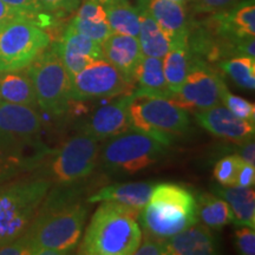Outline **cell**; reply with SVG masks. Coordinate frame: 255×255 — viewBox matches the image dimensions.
I'll return each mask as SVG.
<instances>
[{"label": "cell", "instance_id": "cell-1", "mask_svg": "<svg viewBox=\"0 0 255 255\" xmlns=\"http://www.w3.org/2000/svg\"><path fill=\"white\" fill-rule=\"evenodd\" d=\"M88 208L71 194L47 193L39 212L23 234L30 255L69 254L81 241Z\"/></svg>", "mask_w": 255, "mask_h": 255}, {"label": "cell", "instance_id": "cell-2", "mask_svg": "<svg viewBox=\"0 0 255 255\" xmlns=\"http://www.w3.org/2000/svg\"><path fill=\"white\" fill-rule=\"evenodd\" d=\"M78 247L83 255H132L143 239L139 210L101 202Z\"/></svg>", "mask_w": 255, "mask_h": 255}, {"label": "cell", "instance_id": "cell-3", "mask_svg": "<svg viewBox=\"0 0 255 255\" xmlns=\"http://www.w3.org/2000/svg\"><path fill=\"white\" fill-rule=\"evenodd\" d=\"M138 219L145 235L168 239L199 222L197 200L182 186L157 184L139 212Z\"/></svg>", "mask_w": 255, "mask_h": 255}, {"label": "cell", "instance_id": "cell-4", "mask_svg": "<svg viewBox=\"0 0 255 255\" xmlns=\"http://www.w3.org/2000/svg\"><path fill=\"white\" fill-rule=\"evenodd\" d=\"M51 186L52 182L45 176L0 184V247L27 231Z\"/></svg>", "mask_w": 255, "mask_h": 255}, {"label": "cell", "instance_id": "cell-5", "mask_svg": "<svg viewBox=\"0 0 255 255\" xmlns=\"http://www.w3.org/2000/svg\"><path fill=\"white\" fill-rule=\"evenodd\" d=\"M101 161L105 169L132 175L151 167L165 154L164 143L138 130L131 129L105 139Z\"/></svg>", "mask_w": 255, "mask_h": 255}, {"label": "cell", "instance_id": "cell-6", "mask_svg": "<svg viewBox=\"0 0 255 255\" xmlns=\"http://www.w3.org/2000/svg\"><path fill=\"white\" fill-rule=\"evenodd\" d=\"M33 83L38 107L60 116L70 105V78L60 59L57 43L46 47L26 68Z\"/></svg>", "mask_w": 255, "mask_h": 255}, {"label": "cell", "instance_id": "cell-7", "mask_svg": "<svg viewBox=\"0 0 255 255\" xmlns=\"http://www.w3.org/2000/svg\"><path fill=\"white\" fill-rule=\"evenodd\" d=\"M131 129L154 137L165 145L173 136L189 129L190 120L187 111L170 100L161 97H133L130 104Z\"/></svg>", "mask_w": 255, "mask_h": 255}, {"label": "cell", "instance_id": "cell-8", "mask_svg": "<svg viewBox=\"0 0 255 255\" xmlns=\"http://www.w3.org/2000/svg\"><path fill=\"white\" fill-rule=\"evenodd\" d=\"M50 44V34L36 21L5 24L0 31V71L26 69Z\"/></svg>", "mask_w": 255, "mask_h": 255}, {"label": "cell", "instance_id": "cell-9", "mask_svg": "<svg viewBox=\"0 0 255 255\" xmlns=\"http://www.w3.org/2000/svg\"><path fill=\"white\" fill-rule=\"evenodd\" d=\"M98 158V141L82 132L64 143L51 162L46 177L63 186L76 183L95 170Z\"/></svg>", "mask_w": 255, "mask_h": 255}, {"label": "cell", "instance_id": "cell-10", "mask_svg": "<svg viewBox=\"0 0 255 255\" xmlns=\"http://www.w3.org/2000/svg\"><path fill=\"white\" fill-rule=\"evenodd\" d=\"M41 117L34 108L0 103V148L21 161V151L34 145L41 131Z\"/></svg>", "mask_w": 255, "mask_h": 255}, {"label": "cell", "instance_id": "cell-11", "mask_svg": "<svg viewBox=\"0 0 255 255\" xmlns=\"http://www.w3.org/2000/svg\"><path fill=\"white\" fill-rule=\"evenodd\" d=\"M131 85L107 59H95L71 78L70 100L82 102L116 97L127 94Z\"/></svg>", "mask_w": 255, "mask_h": 255}, {"label": "cell", "instance_id": "cell-12", "mask_svg": "<svg viewBox=\"0 0 255 255\" xmlns=\"http://www.w3.org/2000/svg\"><path fill=\"white\" fill-rule=\"evenodd\" d=\"M220 76L203 59L193 55V62L186 81L170 101L183 110L202 111L221 104Z\"/></svg>", "mask_w": 255, "mask_h": 255}, {"label": "cell", "instance_id": "cell-13", "mask_svg": "<svg viewBox=\"0 0 255 255\" xmlns=\"http://www.w3.org/2000/svg\"><path fill=\"white\" fill-rule=\"evenodd\" d=\"M135 97L132 92L121 95L119 100L101 107L81 127L83 133L94 137L97 141L114 137L131 128L130 104Z\"/></svg>", "mask_w": 255, "mask_h": 255}, {"label": "cell", "instance_id": "cell-14", "mask_svg": "<svg viewBox=\"0 0 255 255\" xmlns=\"http://www.w3.org/2000/svg\"><path fill=\"white\" fill-rule=\"evenodd\" d=\"M57 47L70 81L92 60L104 58L102 44L84 36L71 24L64 31Z\"/></svg>", "mask_w": 255, "mask_h": 255}, {"label": "cell", "instance_id": "cell-15", "mask_svg": "<svg viewBox=\"0 0 255 255\" xmlns=\"http://www.w3.org/2000/svg\"><path fill=\"white\" fill-rule=\"evenodd\" d=\"M197 123L213 135L229 139V141L244 143L254 138V123L239 119L232 114L225 105H215L209 109L196 111Z\"/></svg>", "mask_w": 255, "mask_h": 255}, {"label": "cell", "instance_id": "cell-16", "mask_svg": "<svg viewBox=\"0 0 255 255\" xmlns=\"http://www.w3.org/2000/svg\"><path fill=\"white\" fill-rule=\"evenodd\" d=\"M102 49L104 58L133 84L137 66L143 57L137 37L113 33L102 43Z\"/></svg>", "mask_w": 255, "mask_h": 255}, {"label": "cell", "instance_id": "cell-17", "mask_svg": "<svg viewBox=\"0 0 255 255\" xmlns=\"http://www.w3.org/2000/svg\"><path fill=\"white\" fill-rule=\"evenodd\" d=\"M145 2L152 18L167 34L170 44L188 39L191 23L184 5L173 0H148Z\"/></svg>", "mask_w": 255, "mask_h": 255}, {"label": "cell", "instance_id": "cell-18", "mask_svg": "<svg viewBox=\"0 0 255 255\" xmlns=\"http://www.w3.org/2000/svg\"><path fill=\"white\" fill-rule=\"evenodd\" d=\"M167 255H212L218 253V241L205 225L189 228L165 239Z\"/></svg>", "mask_w": 255, "mask_h": 255}, {"label": "cell", "instance_id": "cell-19", "mask_svg": "<svg viewBox=\"0 0 255 255\" xmlns=\"http://www.w3.org/2000/svg\"><path fill=\"white\" fill-rule=\"evenodd\" d=\"M152 189H154V184L149 182L113 184V186L102 188L94 195L88 197L87 201L89 203H119V205L130 207L141 212V209L148 202Z\"/></svg>", "mask_w": 255, "mask_h": 255}, {"label": "cell", "instance_id": "cell-20", "mask_svg": "<svg viewBox=\"0 0 255 255\" xmlns=\"http://www.w3.org/2000/svg\"><path fill=\"white\" fill-rule=\"evenodd\" d=\"M136 97H161L170 100L173 92L168 88L162 69V59L143 56L135 73Z\"/></svg>", "mask_w": 255, "mask_h": 255}, {"label": "cell", "instance_id": "cell-21", "mask_svg": "<svg viewBox=\"0 0 255 255\" xmlns=\"http://www.w3.org/2000/svg\"><path fill=\"white\" fill-rule=\"evenodd\" d=\"M0 100L36 109V91L26 69L0 71Z\"/></svg>", "mask_w": 255, "mask_h": 255}, {"label": "cell", "instance_id": "cell-22", "mask_svg": "<svg viewBox=\"0 0 255 255\" xmlns=\"http://www.w3.org/2000/svg\"><path fill=\"white\" fill-rule=\"evenodd\" d=\"M193 53H191L188 39L174 41L170 44L168 52L162 58V69L167 82L168 88L177 94L186 81L187 75L189 73Z\"/></svg>", "mask_w": 255, "mask_h": 255}, {"label": "cell", "instance_id": "cell-23", "mask_svg": "<svg viewBox=\"0 0 255 255\" xmlns=\"http://www.w3.org/2000/svg\"><path fill=\"white\" fill-rule=\"evenodd\" d=\"M139 12V32L138 39L139 46L143 56L163 58L170 47V41L167 34L158 26L155 19L146 7L145 0H142L138 6Z\"/></svg>", "mask_w": 255, "mask_h": 255}, {"label": "cell", "instance_id": "cell-24", "mask_svg": "<svg viewBox=\"0 0 255 255\" xmlns=\"http://www.w3.org/2000/svg\"><path fill=\"white\" fill-rule=\"evenodd\" d=\"M216 195L227 201L233 214V223L238 226L255 227V191L253 187L220 186Z\"/></svg>", "mask_w": 255, "mask_h": 255}, {"label": "cell", "instance_id": "cell-25", "mask_svg": "<svg viewBox=\"0 0 255 255\" xmlns=\"http://www.w3.org/2000/svg\"><path fill=\"white\" fill-rule=\"evenodd\" d=\"M114 33L138 37L139 12L129 0H113L103 5Z\"/></svg>", "mask_w": 255, "mask_h": 255}, {"label": "cell", "instance_id": "cell-26", "mask_svg": "<svg viewBox=\"0 0 255 255\" xmlns=\"http://www.w3.org/2000/svg\"><path fill=\"white\" fill-rule=\"evenodd\" d=\"M199 220L210 229H221L233 222L232 210L227 201L218 195L201 194L197 197Z\"/></svg>", "mask_w": 255, "mask_h": 255}, {"label": "cell", "instance_id": "cell-27", "mask_svg": "<svg viewBox=\"0 0 255 255\" xmlns=\"http://www.w3.org/2000/svg\"><path fill=\"white\" fill-rule=\"evenodd\" d=\"M220 69L232 79L239 88L253 91L255 89V58L248 56H237L220 60Z\"/></svg>", "mask_w": 255, "mask_h": 255}, {"label": "cell", "instance_id": "cell-28", "mask_svg": "<svg viewBox=\"0 0 255 255\" xmlns=\"http://www.w3.org/2000/svg\"><path fill=\"white\" fill-rule=\"evenodd\" d=\"M221 102L225 107L239 119L255 123V105L245 98L229 92L227 85L223 83L221 88Z\"/></svg>", "mask_w": 255, "mask_h": 255}, {"label": "cell", "instance_id": "cell-29", "mask_svg": "<svg viewBox=\"0 0 255 255\" xmlns=\"http://www.w3.org/2000/svg\"><path fill=\"white\" fill-rule=\"evenodd\" d=\"M242 158L239 155H232L220 159L214 167V178L220 186L231 187L235 186L239 165Z\"/></svg>", "mask_w": 255, "mask_h": 255}, {"label": "cell", "instance_id": "cell-30", "mask_svg": "<svg viewBox=\"0 0 255 255\" xmlns=\"http://www.w3.org/2000/svg\"><path fill=\"white\" fill-rule=\"evenodd\" d=\"M70 24H71L78 32H81L84 36L91 38V39H94L100 44L103 43L110 34L114 33L109 25V21L92 23V21L82 20V19L73 17Z\"/></svg>", "mask_w": 255, "mask_h": 255}, {"label": "cell", "instance_id": "cell-31", "mask_svg": "<svg viewBox=\"0 0 255 255\" xmlns=\"http://www.w3.org/2000/svg\"><path fill=\"white\" fill-rule=\"evenodd\" d=\"M14 20H32L41 25V20H44V18L28 13L23 9L12 7L0 0V24H7Z\"/></svg>", "mask_w": 255, "mask_h": 255}, {"label": "cell", "instance_id": "cell-32", "mask_svg": "<svg viewBox=\"0 0 255 255\" xmlns=\"http://www.w3.org/2000/svg\"><path fill=\"white\" fill-rule=\"evenodd\" d=\"M240 0H190L191 9L197 14H213L229 6L237 4Z\"/></svg>", "mask_w": 255, "mask_h": 255}, {"label": "cell", "instance_id": "cell-33", "mask_svg": "<svg viewBox=\"0 0 255 255\" xmlns=\"http://www.w3.org/2000/svg\"><path fill=\"white\" fill-rule=\"evenodd\" d=\"M235 245L242 255L255 254V232L253 228L241 226L235 231Z\"/></svg>", "mask_w": 255, "mask_h": 255}, {"label": "cell", "instance_id": "cell-34", "mask_svg": "<svg viewBox=\"0 0 255 255\" xmlns=\"http://www.w3.org/2000/svg\"><path fill=\"white\" fill-rule=\"evenodd\" d=\"M47 13H71L81 5L82 0H38Z\"/></svg>", "mask_w": 255, "mask_h": 255}, {"label": "cell", "instance_id": "cell-35", "mask_svg": "<svg viewBox=\"0 0 255 255\" xmlns=\"http://www.w3.org/2000/svg\"><path fill=\"white\" fill-rule=\"evenodd\" d=\"M136 255H167L165 251V239H157L145 235V239L141 241L139 246L135 251Z\"/></svg>", "mask_w": 255, "mask_h": 255}, {"label": "cell", "instance_id": "cell-36", "mask_svg": "<svg viewBox=\"0 0 255 255\" xmlns=\"http://www.w3.org/2000/svg\"><path fill=\"white\" fill-rule=\"evenodd\" d=\"M2 1L9 6H12V7L23 9V11L38 15V17H46L47 12L44 9V7L40 5V2L38 0H2Z\"/></svg>", "mask_w": 255, "mask_h": 255}, {"label": "cell", "instance_id": "cell-37", "mask_svg": "<svg viewBox=\"0 0 255 255\" xmlns=\"http://www.w3.org/2000/svg\"><path fill=\"white\" fill-rule=\"evenodd\" d=\"M255 184V165L242 159V162L239 165L237 180H235V186L239 187H254Z\"/></svg>", "mask_w": 255, "mask_h": 255}, {"label": "cell", "instance_id": "cell-38", "mask_svg": "<svg viewBox=\"0 0 255 255\" xmlns=\"http://www.w3.org/2000/svg\"><path fill=\"white\" fill-rule=\"evenodd\" d=\"M0 255H30V251L23 235L0 247Z\"/></svg>", "mask_w": 255, "mask_h": 255}, {"label": "cell", "instance_id": "cell-39", "mask_svg": "<svg viewBox=\"0 0 255 255\" xmlns=\"http://www.w3.org/2000/svg\"><path fill=\"white\" fill-rule=\"evenodd\" d=\"M23 164L20 159L12 157L7 152H5L0 148V178L4 177L5 175L11 174L14 170L15 167Z\"/></svg>", "mask_w": 255, "mask_h": 255}, {"label": "cell", "instance_id": "cell-40", "mask_svg": "<svg viewBox=\"0 0 255 255\" xmlns=\"http://www.w3.org/2000/svg\"><path fill=\"white\" fill-rule=\"evenodd\" d=\"M240 154L239 156L244 159L246 163L255 165V144L254 138L248 139V141L240 143Z\"/></svg>", "mask_w": 255, "mask_h": 255}, {"label": "cell", "instance_id": "cell-41", "mask_svg": "<svg viewBox=\"0 0 255 255\" xmlns=\"http://www.w3.org/2000/svg\"><path fill=\"white\" fill-rule=\"evenodd\" d=\"M175 2H178V4H182V5H186L188 2L190 1V0H173Z\"/></svg>", "mask_w": 255, "mask_h": 255}, {"label": "cell", "instance_id": "cell-42", "mask_svg": "<svg viewBox=\"0 0 255 255\" xmlns=\"http://www.w3.org/2000/svg\"><path fill=\"white\" fill-rule=\"evenodd\" d=\"M96 1L101 2L102 5H104V4H107V2H110V1H113V0H96Z\"/></svg>", "mask_w": 255, "mask_h": 255}, {"label": "cell", "instance_id": "cell-43", "mask_svg": "<svg viewBox=\"0 0 255 255\" xmlns=\"http://www.w3.org/2000/svg\"><path fill=\"white\" fill-rule=\"evenodd\" d=\"M4 25H5V24H0V31H1V27L4 26Z\"/></svg>", "mask_w": 255, "mask_h": 255}, {"label": "cell", "instance_id": "cell-44", "mask_svg": "<svg viewBox=\"0 0 255 255\" xmlns=\"http://www.w3.org/2000/svg\"><path fill=\"white\" fill-rule=\"evenodd\" d=\"M0 103H1V100H0Z\"/></svg>", "mask_w": 255, "mask_h": 255}]
</instances>
